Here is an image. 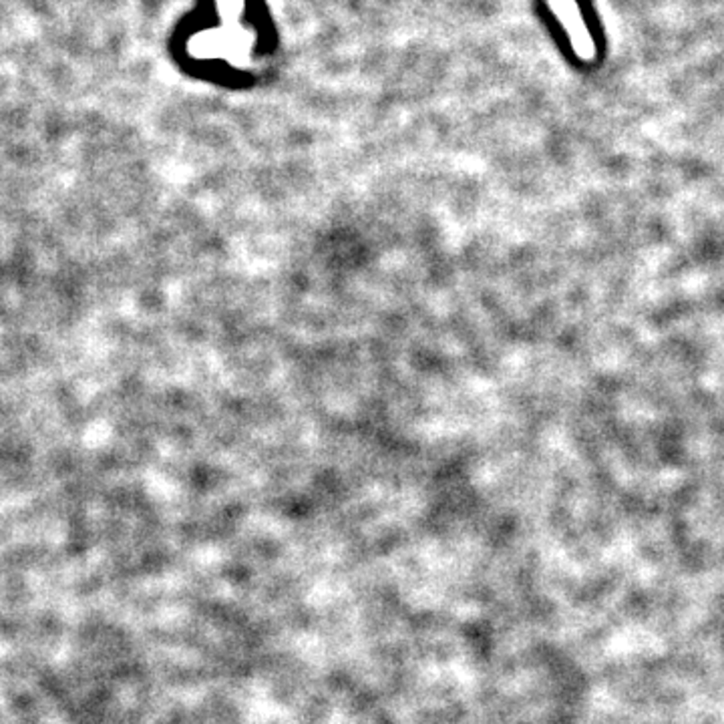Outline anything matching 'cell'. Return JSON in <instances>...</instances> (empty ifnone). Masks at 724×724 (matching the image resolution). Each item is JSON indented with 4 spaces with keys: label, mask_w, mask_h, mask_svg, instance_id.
I'll list each match as a JSON object with an SVG mask.
<instances>
[{
    "label": "cell",
    "mask_w": 724,
    "mask_h": 724,
    "mask_svg": "<svg viewBox=\"0 0 724 724\" xmlns=\"http://www.w3.org/2000/svg\"><path fill=\"white\" fill-rule=\"evenodd\" d=\"M551 6L556 8V13L559 14L562 23H566V27L570 29L572 39L577 47V53L582 57H592V41L588 37V31H585L584 23L580 16H577V8L574 5V0H551Z\"/></svg>",
    "instance_id": "obj_1"
}]
</instances>
